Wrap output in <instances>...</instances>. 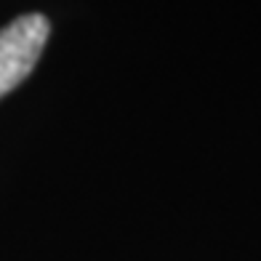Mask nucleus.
<instances>
[{
	"instance_id": "f257e3e1",
	"label": "nucleus",
	"mask_w": 261,
	"mask_h": 261,
	"mask_svg": "<svg viewBox=\"0 0 261 261\" xmlns=\"http://www.w3.org/2000/svg\"><path fill=\"white\" fill-rule=\"evenodd\" d=\"M48 35L51 21L43 14H24L0 30V99L30 77Z\"/></svg>"
}]
</instances>
